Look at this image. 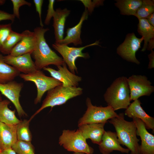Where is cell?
<instances>
[{"label": "cell", "instance_id": "obj_30", "mask_svg": "<svg viewBox=\"0 0 154 154\" xmlns=\"http://www.w3.org/2000/svg\"><path fill=\"white\" fill-rule=\"evenodd\" d=\"M12 31L11 23L0 25V52L4 40Z\"/></svg>", "mask_w": 154, "mask_h": 154}, {"label": "cell", "instance_id": "obj_22", "mask_svg": "<svg viewBox=\"0 0 154 154\" xmlns=\"http://www.w3.org/2000/svg\"><path fill=\"white\" fill-rule=\"evenodd\" d=\"M7 100H2L0 102V122L5 124L17 125L21 121L16 117L15 110H12L8 108L10 104Z\"/></svg>", "mask_w": 154, "mask_h": 154}, {"label": "cell", "instance_id": "obj_32", "mask_svg": "<svg viewBox=\"0 0 154 154\" xmlns=\"http://www.w3.org/2000/svg\"><path fill=\"white\" fill-rule=\"evenodd\" d=\"M13 5V14L17 18L20 19L19 9L20 7L24 5L31 6V3L25 0H11Z\"/></svg>", "mask_w": 154, "mask_h": 154}, {"label": "cell", "instance_id": "obj_14", "mask_svg": "<svg viewBox=\"0 0 154 154\" xmlns=\"http://www.w3.org/2000/svg\"><path fill=\"white\" fill-rule=\"evenodd\" d=\"M137 127V135L141 140L139 154H154V136L147 130L144 123L140 119H133Z\"/></svg>", "mask_w": 154, "mask_h": 154}, {"label": "cell", "instance_id": "obj_10", "mask_svg": "<svg viewBox=\"0 0 154 154\" xmlns=\"http://www.w3.org/2000/svg\"><path fill=\"white\" fill-rule=\"evenodd\" d=\"M131 101L143 96H149L154 92V87L145 76L133 75L127 78Z\"/></svg>", "mask_w": 154, "mask_h": 154}, {"label": "cell", "instance_id": "obj_21", "mask_svg": "<svg viewBox=\"0 0 154 154\" xmlns=\"http://www.w3.org/2000/svg\"><path fill=\"white\" fill-rule=\"evenodd\" d=\"M53 17V25L55 39V43L62 40L64 38L65 24L67 17L70 11L66 8L57 9Z\"/></svg>", "mask_w": 154, "mask_h": 154}, {"label": "cell", "instance_id": "obj_7", "mask_svg": "<svg viewBox=\"0 0 154 154\" xmlns=\"http://www.w3.org/2000/svg\"><path fill=\"white\" fill-rule=\"evenodd\" d=\"M19 76L25 81L33 82L36 85L37 94L34 100L35 104L41 102L46 91L62 84L61 82L54 78L46 76L40 70L28 74H20Z\"/></svg>", "mask_w": 154, "mask_h": 154}, {"label": "cell", "instance_id": "obj_41", "mask_svg": "<svg viewBox=\"0 0 154 154\" xmlns=\"http://www.w3.org/2000/svg\"><path fill=\"white\" fill-rule=\"evenodd\" d=\"M1 94L0 92V102L2 100Z\"/></svg>", "mask_w": 154, "mask_h": 154}, {"label": "cell", "instance_id": "obj_8", "mask_svg": "<svg viewBox=\"0 0 154 154\" xmlns=\"http://www.w3.org/2000/svg\"><path fill=\"white\" fill-rule=\"evenodd\" d=\"M99 40L94 43L80 47H71L68 45L57 44L54 43L52 47L62 56L64 62L67 64L70 71L74 74L77 72V68L75 64V61L78 57L88 58L90 57L88 53H83L82 51L85 48L94 45H99Z\"/></svg>", "mask_w": 154, "mask_h": 154}, {"label": "cell", "instance_id": "obj_39", "mask_svg": "<svg viewBox=\"0 0 154 154\" xmlns=\"http://www.w3.org/2000/svg\"><path fill=\"white\" fill-rule=\"evenodd\" d=\"M0 154H17L11 148L7 149L1 151Z\"/></svg>", "mask_w": 154, "mask_h": 154}, {"label": "cell", "instance_id": "obj_12", "mask_svg": "<svg viewBox=\"0 0 154 154\" xmlns=\"http://www.w3.org/2000/svg\"><path fill=\"white\" fill-rule=\"evenodd\" d=\"M31 55L30 53L17 56L9 54L3 56L1 54L0 56L1 60L6 64L13 66L20 72L28 74L37 70Z\"/></svg>", "mask_w": 154, "mask_h": 154}, {"label": "cell", "instance_id": "obj_42", "mask_svg": "<svg viewBox=\"0 0 154 154\" xmlns=\"http://www.w3.org/2000/svg\"><path fill=\"white\" fill-rule=\"evenodd\" d=\"M1 149H0V154L1 153Z\"/></svg>", "mask_w": 154, "mask_h": 154}, {"label": "cell", "instance_id": "obj_18", "mask_svg": "<svg viewBox=\"0 0 154 154\" xmlns=\"http://www.w3.org/2000/svg\"><path fill=\"white\" fill-rule=\"evenodd\" d=\"M88 14L87 10L85 9L78 23L74 27L67 29L66 37L56 44L68 45L72 43L75 46L82 45L80 37L81 28L83 22L88 18Z\"/></svg>", "mask_w": 154, "mask_h": 154}, {"label": "cell", "instance_id": "obj_25", "mask_svg": "<svg viewBox=\"0 0 154 154\" xmlns=\"http://www.w3.org/2000/svg\"><path fill=\"white\" fill-rule=\"evenodd\" d=\"M0 54V84H4L13 80L20 72L6 64L1 59Z\"/></svg>", "mask_w": 154, "mask_h": 154}, {"label": "cell", "instance_id": "obj_28", "mask_svg": "<svg viewBox=\"0 0 154 154\" xmlns=\"http://www.w3.org/2000/svg\"><path fill=\"white\" fill-rule=\"evenodd\" d=\"M154 2L153 0H143L140 6L138 8L134 15L138 19L145 18L154 13Z\"/></svg>", "mask_w": 154, "mask_h": 154}, {"label": "cell", "instance_id": "obj_17", "mask_svg": "<svg viewBox=\"0 0 154 154\" xmlns=\"http://www.w3.org/2000/svg\"><path fill=\"white\" fill-rule=\"evenodd\" d=\"M141 103L138 99L131 103L125 111V114L133 119H141L145 124L147 129H151L154 131V118L147 114L141 106Z\"/></svg>", "mask_w": 154, "mask_h": 154}, {"label": "cell", "instance_id": "obj_2", "mask_svg": "<svg viewBox=\"0 0 154 154\" xmlns=\"http://www.w3.org/2000/svg\"><path fill=\"white\" fill-rule=\"evenodd\" d=\"M109 122L114 127L120 144L125 146L130 154H139V140L137 137V127L134 122L125 120L123 113L110 119Z\"/></svg>", "mask_w": 154, "mask_h": 154}, {"label": "cell", "instance_id": "obj_35", "mask_svg": "<svg viewBox=\"0 0 154 154\" xmlns=\"http://www.w3.org/2000/svg\"><path fill=\"white\" fill-rule=\"evenodd\" d=\"M15 18L13 14H10L0 10V21L5 20H9L13 22Z\"/></svg>", "mask_w": 154, "mask_h": 154}, {"label": "cell", "instance_id": "obj_38", "mask_svg": "<svg viewBox=\"0 0 154 154\" xmlns=\"http://www.w3.org/2000/svg\"><path fill=\"white\" fill-rule=\"evenodd\" d=\"M154 48V37L150 39L148 42L146 49L149 50H151Z\"/></svg>", "mask_w": 154, "mask_h": 154}, {"label": "cell", "instance_id": "obj_1", "mask_svg": "<svg viewBox=\"0 0 154 154\" xmlns=\"http://www.w3.org/2000/svg\"><path fill=\"white\" fill-rule=\"evenodd\" d=\"M49 29L41 27L34 30L36 38L35 49L31 54L35 60L36 69L41 70L50 65L57 66H62L64 62L62 58L52 50L47 43L44 34Z\"/></svg>", "mask_w": 154, "mask_h": 154}, {"label": "cell", "instance_id": "obj_31", "mask_svg": "<svg viewBox=\"0 0 154 154\" xmlns=\"http://www.w3.org/2000/svg\"><path fill=\"white\" fill-rule=\"evenodd\" d=\"M84 5L85 9H86L88 13L91 14L95 8L103 4L104 0H80Z\"/></svg>", "mask_w": 154, "mask_h": 154}, {"label": "cell", "instance_id": "obj_26", "mask_svg": "<svg viewBox=\"0 0 154 154\" xmlns=\"http://www.w3.org/2000/svg\"><path fill=\"white\" fill-rule=\"evenodd\" d=\"M22 36V33H19L12 30L4 40L1 52L4 54H9L12 49L21 40Z\"/></svg>", "mask_w": 154, "mask_h": 154}, {"label": "cell", "instance_id": "obj_19", "mask_svg": "<svg viewBox=\"0 0 154 154\" xmlns=\"http://www.w3.org/2000/svg\"><path fill=\"white\" fill-rule=\"evenodd\" d=\"M17 125L0 122V149L1 151L10 148L17 140Z\"/></svg>", "mask_w": 154, "mask_h": 154}, {"label": "cell", "instance_id": "obj_36", "mask_svg": "<svg viewBox=\"0 0 154 154\" xmlns=\"http://www.w3.org/2000/svg\"><path fill=\"white\" fill-rule=\"evenodd\" d=\"M149 59V62L148 68L151 69L154 67V52L153 50H151V52L148 55Z\"/></svg>", "mask_w": 154, "mask_h": 154}, {"label": "cell", "instance_id": "obj_23", "mask_svg": "<svg viewBox=\"0 0 154 154\" xmlns=\"http://www.w3.org/2000/svg\"><path fill=\"white\" fill-rule=\"evenodd\" d=\"M116 1L115 4L119 8L121 14L134 16L141 5L142 0H117Z\"/></svg>", "mask_w": 154, "mask_h": 154}, {"label": "cell", "instance_id": "obj_24", "mask_svg": "<svg viewBox=\"0 0 154 154\" xmlns=\"http://www.w3.org/2000/svg\"><path fill=\"white\" fill-rule=\"evenodd\" d=\"M137 31L142 36L144 44L141 50L144 52L147 49L148 43L150 39L154 37V27L150 24L145 18L139 19Z\"/></svg>", "mask_w": 154, "mask_h": 154}, {"label": "cell", "instance_id": "obj_27", "mask_svg": "<svg viewBox=\"0 0 154 154\" xmlns=\"http://www.w3.org/2000/svg\"><path fill=\"white\" fill-rule=\"evenodd\" d=\"M29 120L25 119L17 125L16 133L17 140L31 142L32 136L29 128Z\"/></svg>", "mask_w": 154, "mask_h": 154}, {"label": "cell", "instance_id": "obj_20", "mask_svg": "<svg viewBox=\"0 0 154 154\" xmlns=\"http://www.w3.org/2000/svg\"><path fill=\"white\" fill-rule=\"evenodd\" d=\"M106 123L85 124L78 126L86 139H90L92 143L99 145L105 131L104 126Z\"/></svg>", "mask_w": 154, "mask_h": 154}, {"label": "cell", "instance_id": "obj_16", "mask_svg": "<svg viewBox=\"0 0 154 154\" xmlns=\"http://www.w3.org/2000/svg\"><path fill=\"white\" fill-rule=\"evenodd\" d=\"M22 33L21 39L12 49L9 55L17 56L28 53L31 54L34 50L36 41L34 32L26 30Z\"/></svg>", "mask_w": 154, "mask_h": 154}, {"label": "cell", "instance_id": "obj_34", "mask_svg": "<svg viewBox=\"0 0 154 154\" xmlns=\"http://www.w3.org/2000/svg\"><path fill=\"white\" fill-rule=\"evenodd\" d=\"M36 11L38 13L40 19V27H43L44 26L41 19L42 8L43 2V0H34Z\"/></svg>", "mask_w": 154, "mask_h": 154}, {"label": "cell", "instance_id": "obj_11", "mask_svg": "<svg viewBox=\"0 0 154 154\" xmlns=\"http://www.w3.org/2000/svg\"><path fill=\"white\" fill-rule=\"evenodd\" d=\"M23 86V83L13 80L5 84H0V92L13 104L20 117L27 115L19 101L20 93Z\"/></svg>", "mask_w": 154, "mask_h": 154}, {"label": "cell", "instance_id": "obj_15", "mask_svg": "<svg viewBox=\"0 0 154 154\" xmlns=\"http://www.w3.org/2000/svg\"><path fill=\"white\" fill-rule=\"evenodd\" d=\"M98 145L99 151L102 154H110L114 151L126 154L130 151L128 149L121 146L116 132L110 131H105Z\"/></svg>", "mask_w": 154, "mask_h": 154}, {"label": "cell", "instance_id": "obj_4", "mask_svg": "<svg viewBox=\"0 0 154 154\" xmlns=\"http://www.w3.org/2000/svg\"><path fill=\"white\" fill-rule=\"evenodd\" d=\"M83 89L78 87H64L62 84L58 86L47 92V95L43 101L40 107L32 116L30 121L37 114L44 109L63 104L67 101L80 95Z\"/></svg>", "mask_w": 154, "mask_h": 154}, {"label": "cell", "instance_id": "obj_5", "mask_svg": "<svg viewBox=\"0 0 154 154\" xmlns=\"http://www.w3.org/2000/svg\"><path fill=\"white\" fill-rule=\"evenodd\" d=\"M82 132L76 130L64 129L59 138V144L69 151L92 154L94 149L90 146Z\"/></svg>", "mask_w": 154, "mask_h": 154}, {"label": "cell", "instance_id": "obj_9", "mask_svg": "<svg viewBox=\"0 0 154 154\" xmlns=\"http://www.w3.org/2000/svg\"><path fill=\"white\" fill-rule=\"evenodd\" d=\"M143 38L136 37L133 33L127 34L123 42L117 48V53L127 61L139 64L140 62L137 59L135 54L141 48V44Z\"/></svg>", "mask_w": 154, "mask_h": 154}, {"label": "cell", "instance_id": "obj_33", "mask_svg": "<svg viewBox=\"0 0 154 154\" xmlns=\"http://www.w3.org/2000/svg\"><path fill=\"white\" fill-rule=\"evenodd\" d=\"M55 0H49L47 11V13L45 19L44 23L46 25H48L50 23V21L54 16L55 11L54 9V5Z\"/></svg>", "mask_w": 154, "mask_h": 154}, {"label": "cell", "instance_id": "obj_29", "mask_svg": "<svg viewBox=\"0 0 154 154\" xmlns=\"http://www.w3.org/2000/svg\"><path fill=\"white\" fill-rule=\"evenodd\" d=\"M17 154H35L31 142L17 140L11 147Z\"/></svg>", "mask_w": 154, "mask_h": 154}, {"label": "cell", "instance_id": "obj_3", "mask_svg": "<svg viewBox=\"0 0 154 154\" xmlns=\"http://www.w3.org/2000/svg\"><path fill=\"white\" fill-rule=\"evenodd\" d=\"M104 98L108 106L115 111L126 109L131 101L127 78L123 76L116 79L107 89Z\"/></svg>", "mask_w": 154, "mask_h": 154}, {"label": "cell", "instance_id": "obj_13", "mask_svg": "<svg viewBox=\"0 0 154 154\" xmlns=\"http://www.w3.org/2000/svg\"><path fill=\"white\" fill-rule=\"evenodd\" d=\"M57 67V70L47 67H44L42 69L48 72L52 77L61 82L64 86L77 87L82 80L81 77L69 71L65 62L62 66Z\"/></svg>", "mask_w": 154, "mask_h": 154}, {"label": "cell", "instance_id": "obj_37", "mask_svg": "<svg viewBox=\"0 0 154 154\" xmlns=\"http://www.w3.org/2000/svg\"><path fill=\"white\" fill-rule=\"evenodd\" d=\"M148 22L154 27V13H153L145 18Z\"/></svg>", "mask_w": 154, "mask_h": 154}, {"label": "cell", "instance_id": "obj_40", "mask_svg": "<svg viewBox=\"0 0 154 154\" xmlns=\"http://www.w3.org/2000/svg\"><path fill=\"white\" fill-rule=\"evenodd\" d=\"M73 154H84V153L81 152H74Z\"/></svg>", "mask_w": 154, "mask_h": 154}, {"label": "cell", "instance_id": "obj_6", "mask_svg": "<svg viewBox=\"0 0 154 154\" xmlns=\"http://www.w3.org/2000/svg\"><path fill=\"white\" fill-rule=\"evenodd\" d=\"M86 104L87 110L78 120V126L85 124L106 123L108 120L118 116V114L110 106H94L89 98L86 99Z\"/></svg>", "mask_w": 154, "mask_h": 154}]
</instances>
